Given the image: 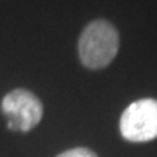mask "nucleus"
Wrapping results in <instances>:
<instances>
[{
  "label": "nucleus",
  "instance_id": "f257e3e1",
  "mask_svg": "<svg viewBox=\"0 0 157 157\" xmlns=\"http://www.w3.org/2000/svg\"><path fill=\"white\" fill-rule=\"evenodd\" d=\"M119 48V35L106 21L90 22L78 39V56L84 67L98 70L106 67L115 58Z\"/></svg>",
  "mask_w": 157,
  "mask_h": 157
},
{
  "label": "nucleus",
  "instance_id": "f03ea898",
  "mask_svg": "<svg viewBox=\"0 0 157 157\" xmlns=\"http://www.w3.org/2000/svg\"><path fill=\"white\" fill-rule=\"evenodd\" d=\"M119 131L125 140L146 143L157 138V101L140 99L132 102L121 115Z\"/></svg>",
  "mask_w": 157,
  "mask_h": 157
},
{
  "label": "nucleus",
  "instance_id": "7ed1b4c3",
  "mask_svg": "<svg viewBox=\"0 0 157 157\" xmlns=\"http://www.w3.org/2000/svg\"><path fill=\"white\" fill-rule=\"evenodd\" d=\"M2 112L7 119L9 129L28 132L41 122L44 108L32 92L15 89L3 98Z\"/></svg>",
  "mask_w": 157,
  "mask_h": 157
},
{
  "label": "nucleus",
  "instance_id": "20e7f679",
  "mask_svg": "<svg viewBox=\"0 0 157 157\" xmlns=\"http://www.w3.org/2000/svg\"><path fill=\"white\" fill-rule=\"evenodd\" d=\"M57 157H98V156H96L95 151H92L89 148L77 147V148H71V150H67V151H63Z\"/></svg>",
  "mask_w": 157,
  "mask_h": 157
}]
</instances>
